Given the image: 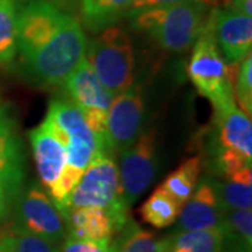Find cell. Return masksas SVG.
I'll return each mask as SVG.
<instances>
[{"label":"cell","mask_w":252,"mask_h":252,"mask_svg":"<svg viewBox=\"0 0 252 252\" xmlns=\"http://www.w3.org/2000/svg\"><path fill=\"white\" fill-rule=\"evenodd\" d=\"M234 101L248 117L252 114V56L247 55L240 62L233 87Z\"/></svg>","instance_id":"obj_26"},{"label":"cell","mask_w":252,"mask_h":252,"mask_svg":"<svg viewBox=\"0 0 252 252\" xmlns=\"http://www.w3.org/2000/svg\"><path fill=\"white\" fill-rule=\"evenodd\" d=\"M205 28L213 36L223 58L230 63H240L251 54L252 17L227 7H215L207 14Z\"/></svg>","instance_id":"obj_11"},{"label":"cell","mask_w":252,"mask_h":252,"mask_svg":"<svg viewBox=\"0 0 252 252\" xmlns=\"http://www.w3.org/2000/svg\"><path fill=\"white\" fill-rule=\"evenodd\" d=\"M114 243L118 252H162L161 240H157L156 235L140 228L132 220H127Z\"/></svg>","instance_id":"obj_24"},{"label":"cell","mask_w":252,"mask_h":252,"mask_svg":"<svg viewBox=\"0 0 252 252\" xmlns=\"http://www.w3.org/2000/svg\"><path fill=\"white\" fill-rule=\"evenodd\" d=\"M66 150L67 165L84 171L97 154H111L91 130L79 107L69 99L51 101L44 119ZM114 157V156H112Z\"/></svg>","instance_id":"obj_6"},{"label":"cell","mask_w":252,"mask_h":252,"mask_svg":"<svg viewBox=\"0 0 252 252\" xmlns=\"http://www.w3.org/2000/svg\"><path fill=\"white\" fill-rule=\"evenodd\" d=\"M181 207L180 203L160 187L142 205L140 215L147 224L156 228H167L177 221Z\"/></svg>","instance_id":"obj_22"},{"label":"cell","mask_w":252,"mask_h":252,"mask_svg":"<svg viewBox=\"0 0 252 252\" xmlns=\"http://www.w3.org/2000/svg\"><path fill=\"white\" fill-rule=\"evenodd\" d=\"M111 241H93L66 237L59 252H108Z\"/></svg>","instance_id":"obj_27"},{"label":"cell","mask_w":252,"mask_h":252,"mask_svg":"<svg viewBox=\"0 0 252 252\" xmlns=\"http://www.w3.org/2000/svg\"><path fill=\"white\" fill-rule=\"evenodd\" d=\"M62 87L69 101L80 108L91 130L104 144L107 152L114 156L115 153L107 132V114L114 95L99 81L86 56L63 81Z\"/></svg>","instance_id":"obj_7"},{"label":"cell","mask_w":252,"mask_h":252,"mask_svg":"<svg viewBox=\"0 0 252 252\" xmlns=\"http://www.w3.org/2000/svg\"><path fill=\"white\" fill-rule=\"evenodd\" d=\"M67 237L93 241H111L117 225L107 210L98 207H69L62 213Z\"/></svg>","instance_id":"obj_15"},{"label":"cell","mask_w":252,"mask_h":252,"mask_svg":"<svg viewBox=\"0 0 252 252\" xmlns=\"http://www.w3.org/2000/svg\"><path fill=\"white\" fill-rule=\"evenodd\" d=\"M119 185L122 199L130 207L153 184L157 171L154 130L142 132L121 154Z\"/></svg>","instance_id":"obj_9"},{"label":"cell","mask_w":252,"mask_h":252,"mask_svg":"<svg viewBox=\"0 0 252 252\" xmlns=\"http://www.w3.org/2000/svg\"><path fill=\"white\" fill-rule=\"evenodd\" d=\"M221 252H251V251H245V250H238V248H223Z\"/></svg>","instance_id":"obj_30"},{"label":"cell","mask_w":252,"mask_h":252,"mask_svg":"<svg viewBox=\"0 0 252 252\" xmlns=\"http://www.w3.org/2000/svg\"><path fill=\"white\" fill-rule=\"evenodd\" d=\"M87 38L79 20L67 14L61 27L42 44L21 56V67L30 80L41 87H56L86 56Z\"/></svg>","instance_id":"obj_1"},{"label":"cell","mask_w":252,"mask_h":252,"mask_svg":"<svg viewBox=\"0 0 252 252\" xmlns=\"http://www.w3.org/2000/svg\"><path fill=\"white\" fill-rule=\"evenodd\" d=\"M217 199L221 210L251 209L252 206V171L247 168L224 178L215 181Z\"/></svg>","instance_id":"obj_19"},{"label":"cell","mask_w":252,"mask_h":252,"mask_svg":"<svg viewBox=\"0 0 252 252\" xmlns=\"http://www.w3.org/2000/svg\"><path fill=\"white\" fill-rule=\"evenodd\" d=\"M108 252H118L117 244H115V243H109V248H108Z\"/></svg>","instance_id":"obj_31"},{"label":"cell","mask_w":252,"mask_h":252,"mask_svg":"<svg viewBox=\"0 0 252 252\" xmlns=\"http://www.w3.org/2000/svg\"><path fill=\"white\" fill-rule=\"evenodd\" d=\"M217 133L213 149L234 152L252 161L251 117L238 108L231 107L215 112Z\"/></svg>","instance_id":"obj_13"},{"label":"cell","mask_w":252,"mask_h":252,"mask_svg":"<svg viewBox=\"0 0 252 252\" xmlns=\"http://www.w3.org/2000/svg\"><path fill=\"white\" fill-rule=\"evenodd\" d=\"M182 1H200L205 3L207 7L215 9L217 7L216 0H133L130 7L126 13V17H132L140 11L149 9H156V7H164V6H171V4H177V3H182Z\"/></svg>","instance_id":"obj_28"},{"label":"cell","mask_w":252,"mask_h":252,"mask_svg":"<svg viewBox=\"0 0 252 252\" xmlns=\"http://www.w3.org/2000/svg\"><path fill=\"white\" fill-rule=\"evenodd\" d=\"M133 0H81V21L93 32H99L115 26L126 13Z\"/></svg>","instance_id":"obj_18"},{"label":"cell","mask_w":252,"mask_h":252,"mask_svg":"<svg viewBox=\"0 0 252 252\" xmlns=\"http://www.w3.org/2000/svg\"><path fill=\"white\" fill-rule=\"evenodd\" d=\"M227 1H228V0H216L217 6H220V4H223V6H225V4H227Z\"/></svg>","instance_id":"obj_32"},{"label":"cell","mask_w":252,"mask_h":252,"mask_svg":"<svg viewBox=\"0 0 252 252\" xmlns=\"http://www.w3.org/2000/svg\"><path fill=\"white\" fill-rule=\"evenodd\" d=\"M17 55V6L14 0H0V66Z\"/></svg>","instance_id":"obj_23"},{"label":"cell","mask_w":252,"mask_h":252,"mask_svg":"<svg viewBox=\"0 0 252 252\" xmlns=\"http://www.w3.org/2000/svg\"><path fill=\"white\" fill-rule=\"evenodd\" d=\"M14 207L13 228L41 237L55 245L63 243L67 237L62 215L42 187L31 184L28 188L21 189Z\"/></svg>","instance_id":"obj_8"},{"label":"cell","mask_w":252,"mask_h":252,"mask_svg":"<svg viewBox=\"0 0 252 252\" xmlns=\"http://www.w3.org/2000/svg\"><path fill=\"white\" fill-rule=\"evenodd\" d=\"M238 66L240 63L225 62L213 36L203 27L193 44L188 74L199 94L212 102L215 112L235 104L233 87Z\"/></svg>","instance_id":"obj_3"},{"label":"cell","mask_w":252,"mask_h":252,"mask_svg":"<svg viewBox=\"0 0 252 252\" xmlns=\"http://www.w3.org/2000/svg\"><path fill=\"white\" fill-rule=\"evenodd\" d=\"M0 252H59L55 244L11 227L0 235Z\"/></svg>","instance_id":"obj_25"},{"label":"cell","mask_w":252,"mask_h":252,"mask_svg":"<svg viewBox=\"0 0 252 252\" xmlns=\"http://www.w3.org/2000/svg\"><path fill=\"white\" fill-rule=\"evenodd\" d=\"M223 210L217 199L215 181L203 178L192 196L182 205L175 231L220 228Z\"/></svg>","instance_id":"obj_12"},{"label":"cell","mask_w":252,"mask_h":252,"mask_svg":"<svg viewBox=\"0 0 252 252\" xmlns=\"http://www.w3.org/2000/svg\"><path fill=\"white\" fill-rule=\"evenodd\" d=\"M86 59L99 81L115 97L135 80V51L125 30L112 26L87 42Z\"/></svg>","instance_id":"obj_5"},{"label":"cell","mask_w":252,"mask_h":252,"mask_svg":"<svg viewBox=\"0 0 252 252\" xmlns=\"http://www.w3.org/2000/svg\"><path fill=\"white\" fill-rule=\"evenodd\" d=\"M144 97L140 86H130L115 95L107 114V132L114 153H122L142 135Z\"/></svg>","instance_id":"obj_10"},{"label":"cell","mask_w":252,"mask_h":252,"mask_svg":"<svg viewBox=\"0 0 252 252\" xmlns=\"http://www.w3.org/2000/svg\"><path fill=\"white\" fill-rule=\"evenodd\" d=\"M162 252H221L223 234L219 228L174 231L161 240Z\"/></svg>","instance_id":"obj_17"},{"label":"cell","mask_w":252,"mask_h":252,"mask_svg":"<svg viewBox=\"0 0 252 252\" xmlns=\"http://www.w3.org/2000/svg\"><path fill=\"white\" fill-rule=\"evenodd\" d=\"M200 171L202 158L199 156L190 157L165 178L161 184V188L182 206L195 192Z\"/></svg>","instance_id":"obj_21"},{"label":"cell","mask_w":252,"mask_h":252,"mask_svg":"<svg viewBox=\"0 0 252 252\" xmlns=\"http://www.w3.org/2000/svg\"><path fill=\"white\" fill-rule=\"evenodd\" d=\"M209 9L200 1H182L156 7L132 16V27L144 32L164 51H188L205 27Z\"/></svg>","instance_id":"obj_2"},{"label":"cell","mask_w":252,"mask_h":252,"mask_svg":"<svg viewBox=\"0 0 252 252\" xmlns=\"http://www.w3.org/2000/svg\"><path fill=\"white\" fill-rule=\"evenodd\" d=\"M20 192L21 189L13 188L3 180H0V224L9 219L11 207L16 205Z\"/></svg>","instance_id":"obj_29"},{"label":"cell","mask_w":252,"mask_h":252,"mask_svg":"<svg viewBox=\"0 0 252 252\" xmlns=\"http://www.w3.org/2000/svg\"><path fill=\"white\" fill-rule=\"evenodd\" d=\"M223 234V248H238L251 251L252 212L251 209L223 210V219L219 228Z\"/></svg>","instance_id":"obj_20"},{"label":"cell","mask_w":252,"mask_h":252,"mask_svg":"<svg viewBox=\"0 0 252 252\" xmlns=\"http://www.w3.org/2000/svg\"><path fill=\"white\" fill-rule=\"evenodd\" d=\"M98 207L112 216L117 233L129 220V207L126 206L119 185V170L114 157L97 154L87 165L79 184L73 189L67 207Z\"/></svg>","instance_id":"obj_4"},{"label":"cell","mask_w":252,"mask_h":252,"mask_svg":"<svg viewBox=\"0 0 252 252\" xmlns=\"http://www.w3.org/2000/svg\"><path fill=\"white\" fill-rule=\"evenodd\" d=\"M24 154L16 125L6 108H0V180L23 189Z\"/></svg>","instance_id":"obj_16"},{"label":"cell","mask_w":252,"mask_h":252,"mask_svg":"<svg viewBox=\"0 0 252 252\" xmlns=\"http://www.w3.org/2000/svg\"><path fill=\"white\" fill-rule=\"evenodd\" d=\"M30 142L39 180L45 188L49 189L67 164L66 150L45 122L30 132Z\"/></svg>","instance_id":"obj_14"}]
</instances>
